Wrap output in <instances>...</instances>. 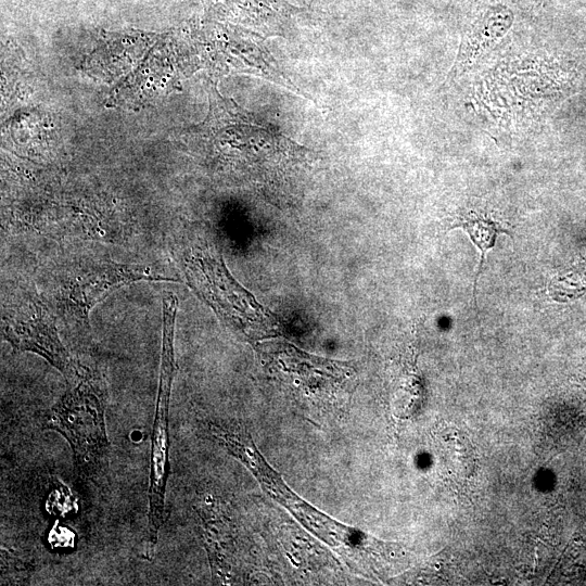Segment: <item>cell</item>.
I'll return each mask as SVG.
<instances>
[{
	"label": "cell",
	"mask_w": 586,
	"mask_h": 586,
	"mask_svg": "<svg viewBox=\"0 0 586 586\" xmlns=\"http://www.w3.org/2000/svg\"><path fill=\"white\" fill-rule=\"evenodd\" d=\"M170 247L188 285L230 328L250 341L278 331L273 315L230 275L206 230H180Z\"/></svg>",
	"instance_id": "6da1fadb"
},
{
	"label": "cell",
	"mask_w": 586,
	"mask_h": 586,
	"mask_svg": "<svg viewBox=\"0 0 586 586\" xmlns=\"http://www.w3.org/2000/svg\"><path fill=\"white\" fill-rule=\"evenodd\" d=\"M43 416V428L60 433L69 444L78 473L98 477L107 464L105 425L107 392L99 373L87 369Z\"/></svg>",
	"instance_id": "7a4b0ae2"
},
{
	"label": "cell",
	"mask_w": 586,
	"mask_h": 586,
	"mask_svg": "<svg viewBox=\"0 0 586 586\" xmlns=\"http://www.w3.org/2000/svg\"><path fill=\"white\" fill-rule=\"evenodd\" d=\"M1 333L18 352L44 358L64 377L66 384L79 380L87 367L77 361L61 341L56 319L35 288L17 284L2 294Z\"/></svg>",
	"instance_id": "3957f363"
},
{
	"label": "cell",
	"mask_w": 586,
	"mask_h": 586,
	"mask_svg": "<svg viewBox=\"0 0 586 586\" xmlns=\"http://www.w3.org/2000/svg\"><path fill=\"white\" fill-rule=\"evenodd\" d=\"M180 281L148 266L111 259H79L65 267L52 286L53 306L62 321L76 328L89 327L91 309L112 291L137 281Z\"/></svg>",
	"instance_id": "277c9868"
},
{
	"label": "cell",
	"mask_w": 586,
	"mask_h": 586,
	"mask_svg": "<svg viewBox=\"0 0 586 586\" xmlns=\"http://www.w3.org/2000/svg\"><path fill=\"white\" fill-rule=\"evenodd\" d=\"M209 434L257 479L264 491L289 509L305 526L332 546L351 549L370 545L365 535L322 514L297 497L265 462L246 430L234 422H211Z\"/></svg>",
	"instance_id": "5b68a950"
},
{
	"label": "cell",
	"mask_w": 586,
	"mask_h": 586,
	"mask_svg": "<svg viewBox=\"0 0 586 586\" xmlns=\"http://www.w3.org/2000/svg\"><path fill=\"white\" fill-rule=\"evenodd\" d=\"M176 318L163 317L162 355L151 437L149 511L144 555L152 559L165 520L166 486L169 474V402L176 373L174 332Z\"/></svg>",
	"instance_id": "8992f818"
},
{
	"label": "cell",
	"mask_w": 586,
	"mask_h": 586,
	"mask_svg": "<svg viewBox=\"0 0 586 586\" xmlns=\"http://www.w3.org/2000/svg\"><path fill=\"white\" fill-rule=\"evenodd\" d=\"M438 445L443 461L453 475L466 479L472 474L475 455L463 433L448 429L440 435Z\"/></svg>",
	"instance_id": "52a82bcc"
},
{
	"label": "cell",
	"mask_w": 586,
	"mask_h": 586,
	"mask_svg": "<svg viewBox=\"0 0 586 586\" xmlns=\"http://www.w3.org/2000/svg\"><path fill=\"white\" fill-rule=\"evenodd\" d=\"M456 227L462 228L481 252V260L473 288L474 301H476V283L485 262L486 253L495 246L498 234L506 233L512 238V233L505 229L499 222H495L477 215H469L459 219L450 226V229Z\"/></svg>",
	"instance_id": "ba28073f"
}]
</instances>
